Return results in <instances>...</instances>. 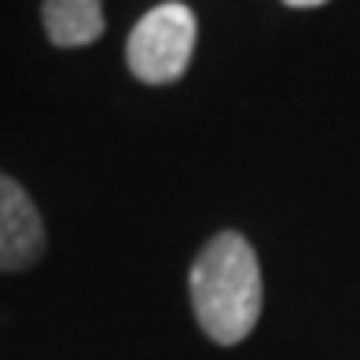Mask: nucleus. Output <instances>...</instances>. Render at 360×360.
Wrapping results in <instances>:
<instances>
[{
  "label": "nucleus",
  "instance_id": "obj_4",
  "mask_svg": "<svg viewBox=\"0 0 360 360\" xmlns=\"http://www.w3.org/2000/svg\"><path fill=\"white\" fill-rule=\"evenodd\" d=\"M44 34L56 48H81L103 37L100 0H44Z\"/></svg>",
  "mask_w": 360,
  "mask_h": 360
},
{
  "label": "nucleus",
  "instance_id": "obj_5",
  "mask_svg": "<svg viewBox=\"0 0 360 360\" xmlns=\"http://www.w3.org/2000/svg\"><path fill=\"white\" fill-rule=\"evenodd\" d=\"M283 4H290V8H320V4H327V0H283Z\"/></svg>",
  "mask_w": 360,
  "mask_h": 360
},
{
  "label": "nucleus",
  "instance_id": "obj_2",
  "mask_svg": "<svg viewBox=\"0 0 360 360\" xmlns=\"http://www.w3.org/2000/svg\"><path fill=\"white\" fill-rule=\"evenodd\" d=\"M195 37H199V22L188 4H158L133 26L125 44V63L140 81L147 85H173V81L188 70Z\"/></svg>",
  "mask_w": 360,
  "mask_h": 360
},
{
  "label": "nucleus",
  "instance_id": "obj_1",
  "mask_svg": "<svg viewBox=\"0 0 360 360\" xmlns=\"http://www.w3.org/2000/svg\"><path fill=\"white\" fill-rule=\"evenodd\" d=\"M188 290L199 327L217 346L243 342L261 316V265L254 247L239 232L214 236L195 257Z\"/></svg>",
  "mask_w": 360,
  "mask_h": 360
},
{
  "label": "nucleus",
  "instance_id": "obj_3",
  "mask_svg": "<svg viewBox=\"0 0 360 360\" xmlns=\"http://www.w3.org/2000/svg\"><path fill=\"white\" fill-rule=\"evenodd\" d=\"M44 254V221L22 184L0 173V272L30 269Z\"/></svg>",
  "mask_w": 360,
  "mask_h": 360
}]
</instances>
